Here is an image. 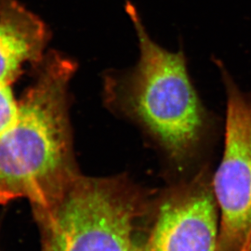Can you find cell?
<instances>
[{"label": "cell", "instance_id": "cell-2", "mask_svg": "<svg viewBox=\"0 0 251 251\" xmlns=\"http://www.w3.org/2000/svg\"><path fill=\"white\" fill-rule=\"evenodd\" d=\"M125 9L139 43L138 63L108 74V106L134 122L173 166L183 170L197 160L211 136L212 120L189 77L184 54L153 41L130 1Z\"/></svg>", "mask_w": 251, "mask_h": 251}, {"label": "cell", "instance_id": "cell-7", "mask_svg": "<svg viewBox=\"0 0 251 251\" xmlns=\"http://www.w3.org/2000/svg\"><path fill=\"white\" fill-rule=\"evenodd\" d=\"M19 115V100L11 85L0 83V134L13 125Z\"/></svg>", "mask_w": 251, "mask_h": 251}, {"label": "cell", "instance_id": "cell-9", "mask_svg": "<svg viewBox=\"0 0 251 251\" xmlns=\"http://www.w3.org/2000/svg\"><path fill=\"white\" fill-rule=\"evenodd\" d=\"M242 251H251V233L250 234L247 242L245 244V247Z\"/></svg>", "mask_w": 251, "mask_h": 251}, {"label": "cell", "instance_id": "cell-6", "mask_svg": "<svg viewBox=\"0 0 251 251\" xmlns=\"http://www.w3.org/2000/svg\"><path fill=\"white\" fill-rule=\"evenodd\" d=\"M49 29L39 17L15 0L0 6V83L12 85L30 63L38 66L45 58Z\"/></svg>", "mask_w": 251, "mask_h": 251}, {"label": "cell", "instance_id": "cell-1", "mask_svg": "<svg viewBox=\"0 0 251 251\" xmlns=\"http://www.w3.org/2000/svg\"><path fill=\"white\" fill-rule=\"evenodd\" d=\"M37 69L16 122L0 134V205L25 198L34 216L54 206L81 174L69 114L76 63L52 51Z\"/></svg>", "mask_w": 251, "mask_h": 251}, {"label": "cell", "instance_id": "cell-4", "mask_svg": "<svg viewBox=\"0 0 251 251\" xmlns=\"http://www.w3.org/2000/svg\"><path fill=\"white\" fill-rule=\"evenodd\" d=\"M226 96L225 150L212 175L220 210L217 251H242L251 233V92L239 89L218 62Z\"/></svg>", "mask_w": 251, "mask_h": 251}, {"label": "cell", "instance_id": "cell-8", "mask_svg": "<svg viewBox=\"0 0 251 251\" xmlns=\"http://www.w3.org/2000/svg\"><path fill=\"white\" fill-rule=\"evenodd\" d=\"M130 251H150L147 243V234L144 236L141 233H136Z\"/></svg>", "mask_w": 251, "mask_h": 251}, {"label": "cell", "instance_id": "cell-10", "mask_svg": "<svg viewBox=\"0 0 251 251\" xmlns=\"http://www.w3.org/2000/svg\"><path fill=\"white\" fill-rule=\"evenodd\" d=\"M5 1H6V0H0V6H1Z\"/></svg>", "mask_w": 251, "mask_h": 251}, {"label": "cell", "instance_id": "cell-3", "mask_svg": "<svg viewBox=\"0 0 251 251\" xmlns=\"http://www.w3.org/2000/svg\"><path fill=\"white\" fill-rule=\"evenodd\" d=\"M152 202L125 175L79 174L54 206L35 215L41 251H130Z\"/></svg>", "mask_w": 251, "mask_h": 251}, {"label": "cell", "instance_id": "cell-5", "mask_svg": "<svg viewBox=\"0 0 251 251\" xmlns=\"http://www.w3.org/2000/svg\"><path fill=\"white\" fill-rule=\"evenodd\" d=\"M150 251H217L220 212L212 173L205 167L152 202Z\"/></svg>", "mask_w": 251, "mask_h": 251}]
</instances>
